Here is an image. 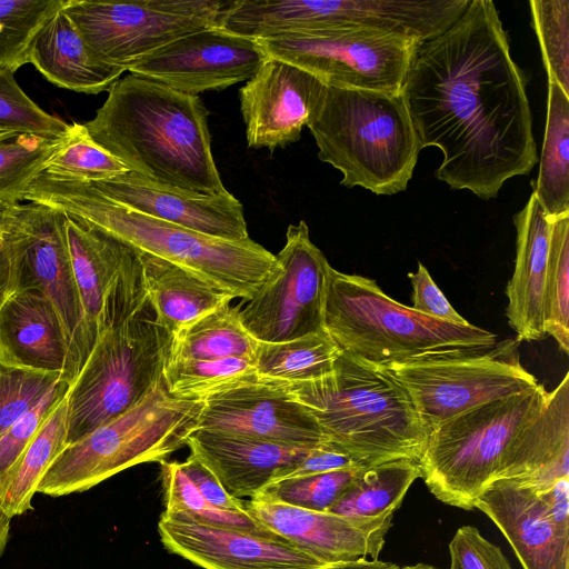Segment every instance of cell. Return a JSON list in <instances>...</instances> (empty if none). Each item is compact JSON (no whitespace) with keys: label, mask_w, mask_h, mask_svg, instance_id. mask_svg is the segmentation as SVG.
<instances>
[{"label":"cell","mask_w":569,"mask_h":569,"mask_svg":"<svg viewBox=\"0 0 569 569\" xmlns=\"http://www.w3.org/2000/svg\"><path fill=\"white\" fill-rule=\"evenodd\" d=\"M401 93L421 148L442 152L436 178L451 189L489 200L537 163L526 78L491 0H470L417 48Z\"/></svg>","instance_id":"cell-1"},{"label":"cell","mask_w":569,"mask_h":569,"mask_svg":"<svg viewBox=\"0 0 569 569\" xmlns=\"http://www.w3.org/2000/svg\"><path fill=\"white\" fill-rule=\"evenodd\" d=\"M208 109L198 96L129 73L83 123L92 140L151 181L201 194L226 191L211 152Z\"/></svg>","instance_id":"cell-2"},{"label":"cell","mask_w":569,"mask_h":569,"mask_svg":"<svg viewBox=\"0 0 569 569\" xmlns=\"http://www.w3.org/2000/svg\"><path fill=\"white\" fill-rule=\"evenodd\" d=\"M172 335L156 321L137 250L109 287L94 347L67 393V446L138 405L163 378Z\"/></svg>","instance_id":"cell-3"},{"label":"cell","mask_w":569,"mask_h":569,"mask_svg":"<svg viewBox=\"0 0 569 569\" xmlns=\"http://www.w3.org/2000/svg\"><path fill=\"white\" fill-rule=\"evenodd\" d=\"M21 201L83 219L137 251L181 266L243 301L279 269L276 256L250 238L231 241L198 233L118 203L89 182L41 172L21 192Z\"/></svg>","instance_id":"cell-4"},{"label":"cell","mask_w":569,"mask_h":569,"mask_svg":"<svg viewBox=\"0 0 569 569\" xmlns=\"http://www.w3.org/2000/svg\"><path fill=\"white\" fill-rule=\"evenodd\" d=\"M283 385L313 416L326 441L362 465L420 459L428 432L386 368L341 352L330 373Z\"/></svg>","instance_id":"cell-5"},{"label":"cell","mask_w":569,"mask_h":569,"mask_svg":"<svg viewBox=\"0 0 569 569\" xmlns=\"http://www.w3.org/2000/svg\"><path fill=\"white\" fill-rule=\"evenodd\" d=\"M307 127L341 186L379 196L407 189L422 150L401 91L326 86Z\"/></svg>","instance_id":"cell-6"},{"label":"cell","mask_w":569,"mask_h":569,"mask_svg":"<svg viewBox=\"0 0 569 569\" xmlns=\"http://www.w3.org/2000/svg\"><path fill=\"white\" fill-rule=\"evenodd\" d=\"M323 330L342 353L379 367L497 342L486 329L428 317L387 296L375 280L332 267Z\"/></svg>","instance_id":"cell-7"},{"label":"cell","mask_w":569,"mask_h":569,"mask_svg":"<svg viewBox=\"0 0 569 569\" xmlns=\"http://www.w3.org/2000/svg\"><path fill=\"white\" fill-rule=\"evenodd\" d=\"M542 385L471 408L433 429L418 460L429 491L441 502L473 510L492 483L511 479L516 442L542 411Z\"/></svg>","instance_id":"cell-8"},{"label":"cell","mask_w":569,"mask_h":569,"mask_svg":"<svg viewBox=\"0 0 569 569\" xmlns=\"http://www.w3.org/2000/svg\"><path fill=\"white\" fill-rule=\"evenodd\" d=\"M202 407L203 400L169 393L162 378L133 408L67 446L37 492L54 498L82 492L136 465L164 461L187 443Z\"/></svg>","instance_id":"cell-9"},{"label":"cell","mask_w":569,"mask_h":569,"mask_svg":"<svg viewBox=\"0 0 569 569\" xmlns=\"http://www.w3.org/2000/svg\"><path fill=\"white\" fill-rule=\"evenodd\" d=\"M519 342L433 353L386 368L406 389L428 435L447 420L485 402L537 387L520 362Z\"/></svg>","instance_id":"cell-10"},{"label":"cell","mask_w":569,"mask_h":569,"mask_svg":"<svg viewBox=\"0 0 569 569\" xmlns=\"http://www.w3.org/2000/svg\"><path fill=\"white\" fill-rule=\"evenodd\" d=\"M66 213L40 203H0L1 240L11 262L12 291L39 290L54 305L69 346L71 386L90 350L69 254Z\"/></svg>","instance_id":"cell-11"},{"label":"cell","mask_w":569,"mask_h":569,"mask_svg":"<svg viewBox=\"0 0 569 569\" xmlns=\"http://www.w3.org/2000/svg\"><path fill=\"white\" fill-rule=\"evenodd\" d=\"M224 2L64 0L70 18L96 60L128 69L172 41L217 26Z\"/></svg>","instance_id":"cell-12"},{"label":"cell","mask_w":569,"mask_h":569,"mask_svg":"<svg viewBox=\"0 0 569 569\" xmlns=\"http://www.w3.org/2000/svg\"><path fill=\"white\" fill-rule=\"evenodd\" d=\"M269 57L312 73L328 87L401 91L420 41L369 29L257 39Z\"/></svg>","instance_id":"cell-13"},{"label":"cell","mask_w":569,"mask_h":569,"mask_svg":"<svg viewBox=\"0 0 569 569\" xmlns=\"http://www.w3.org/2000/svg\"><path fill=\"white\" fill-rule=\"evenodd\" d=\"M279 269L239 308V319L258 342H282L323 330L331 266L301 220L289 224L276 254Z\"/></svg>","instance_id":"cell-14"},{"label":"cell","mask_w":569,"mask_h":569,"mask_svg":"<svg viewBox=\"0 0 569 569\" xmlns=\"http://www.w3.org/2000/svg\"><path fill=\"white\" fill-rule=\"evenodd\" d=\"M501 531L522 569H569V477L497 481L473 502Z\"/></svg>","instance_id":"cell-15"},{"label":"cell","mask_w":569,"mask_h":569,"mask_svg":"<svg viewBox=\"0 0 569 569\" xmlns=\"http://www.w3.org/2000/svg\"><path fill=\"white\" fill-rule=\"evenodd\" d=\"M268 59L257 39L213 26L172 41L128 71L198 96L249 81Z\"/></svg>","instance_id":"cell-16"},{"label":"cell","mask_w":569,"mask_h":569,"mask_svg":"<svg viewBox=\"0 0 569 569\" xmlns=\"http://www.w3.org/2000/svg\"><path fill=\"white\" fill-rule=\"evenodd\" d=\"M261 526L325 563L378 560L395 511L355 518L313 511L259 497L244 500Z\"/></svg>","instance_id":"cell-17"},{"label":"cell","mask_w":569,"mask_h":569,"mask_svg":"<svg viewBox=\"0 0 569 569\" xmlns=\"http://www.w3.org/2000/svg\"><path fill=\"white\" fill-rule=\"evenodd\" d=\"M326 84L290 62L269 57L239 90L249 148H276L296 142L318 110Z\"/></svg>","instance_id":"cell-18"},{"label":"cell","mask_w":569,"mask_h":569,"mask_svg":"<svg viewBox=\"0 0 569 569\" xmlns=\"http://www.w3.org/2000/svg\"><path fill=\"white\" fill-rule=\"evenodd\" d=\"M163 547L203 569H325V563L281 537L206 525L162 512Z\"/></svg>","instance_id":"cell-19"},{"label":"cell","mask_w":569,"mask_h":569,"mask_svg":"<svg viewBox=\"0 0 569 569\" xmlns=\"http://www.w3.org/2000/svg\"><path fill=\"white\" fill-rule=\"evenodd\" d=\"M197 429L301 447H313L326 440L313 416L287 387L267 381L206 398Z\"/></svg>","instance_id":"cell-20"},{"label":"cell","mask_w":569,"mask_h":569,"mask_svg":"<svg viewBox=\"0 0 569 569\" xmlns=\"http://www.w3.org/2000/svg\"><path fill=\"white\" fill-rule=\"evenodd\" d=\"M89 183L134 211L198 233L231 241L250 238L243 206L229 191L201 194L151 181L132 171Z\"/></svg>","instance_id":"cell-21"},{"label":"cell","mask_w":569,"mask_h":569,"mask_svg":"<svg viewBox=\"0 0 569 569\" xmlns=\"http://www.w3.org/2000/svg\"><path fill=\"white\" fill-rule=\"evenodd\" d=\"M186 445L237 499H250L270 482L282 479L315 447L203 429H196Z\"/></svg>","instance_id":"cell-22"},{"label":"cell","mask_w":569,"mask_h":569,"mask_svg":"<svg viewBox=\"0 0 569 569\" xmlns=\"http://www.w3.org/2000/svg\"><path fill=\"white\" fill-rule=\"evenodd\" d=\"M0 359L58 372L67 381L69 346L53 302L41 291L13 290L0 307Z\"/></svg>","instance_id":"cell-23"},{"label":"cell","mask_w":569,"mask_h":569,"mask_svg":"<svg viewBox=\"0 0 569 569\" xmlns=\"http://www.w3.org/2000/svg\"><path fill=\"white\" fill-rule=\"evenodd\" d=\"M517 230L515 269L506 289V316L517 341L545 338L543 293L550 240V220L532 191L513 217Z\"/></svg>","instance_id":"cell-24"},{"label":"cell","mask_w":569,"mask_h":569,"mask_svg":"<svg viewBox=\"0 0 569 569\" xmlns=\"http://www.w3.org/2000/svg\"><path fill=\"white\" fill-rule=\"evenodd\" d=\"M62 8L36 33L29 63L60 88L87 94L108 91L126 70L96 60Z\"/></svg>","instance_id":"cell-25"},{"label":"cell","mask_w":569,"mask_h":569,"mask_svg":"<svg viewBox=\"0 0 569 569\" xmlns=\"http://www.w3.org/2000/svg\"><path fill=\"white\" fill-rule=\"evenodd\" d=\"M64 230L91 353L104 296L131 247L97 226L67 213Z\"/></svg>","instance_id":"cell-26"},{"label":"cell","mask_w":569,"mask_h":569,"mask_svg":"<svg viewBox=\"0 0 569 569\" xmlns=\"http://www.w3.org/2000/svg\"><path fill=\"white\" fill-rule=\"evenodd\" d=\"M137 252L156 321L172 336L234 299L224 289L181 266Z\"/></svg>","instance_id":"cell-27"},{"label":"cell","mask_w":569,"mask_h":569,"mask_svg":"<svg viewBox=\"0 0 569 569\" xmlns=\"http://www.w3.org/2000/svg\"><path fill=\"white\" fill-rule=\"evenodd\" d=\"M532 191L548 219L569 213V96L551 81L539 173Z\"/></svg>","instance_id":"cell-28"},{"label":"cell","mask_w":569,"mask_h":569,"mask_svg":"<svg viewBox=\"0 0 569 569\" xmlns=\"http://www.w3.org/2000/svg\"><path fill=\"white\" fill-rule=\"evenodd\" d=\"M67 396L34 435L0 487V509L10 518L32 510L38 485L67 447Z\"/></svg>","instance_id":"cell-29"},{"label":"cell","mask_w":569,"mask_h":569,"mask_svg":"<svg viewBox=\"0 0 569 569\" xmlns=\"http://www.w3.org/2000/svg\"><path fill=\"white\" fill-rule=\"evenodd\" d=\"M258 343L242 326L239 307L229 302L173 335L167 360H254Z\"/></svg>","instance_id":"cell-30"},{"label":"cell","mask_w":569,"mask_h":569,"mask_svg":"<svg viewBox=\"0 0 569 569\" xmlns=\"http://www.w3.org/2000/svg\"><path fill=\"white\" fill-rule=\"evenodd\" d=\"M420 477L419 462L413 459L362 467L329 512L355 518L396 512L413 481Z\"/></svg>","instance_id":"cell-31"},{"label":"cell","mask_w":569,"mask_h":569,"mask_svg":"<svg viewBox=\"0 0 569 569\" xmlns=\"http://www.w3.org/2000/svg\"><path fill=\"white\" fill-rule=\"evenodd\" d=\"M340 349L325 332L282 342H259L254 363L260 381L295 383L321 378L333 370Z\"/></svg>","instance_id":"cell-32"},{"label":"cell","mask_w":569,"mask_h":569,"mask_svg":"<svg viewBox=\"0 0 569 569\" xmlns=\"http://www.w3.org/2000/svg\"><path fill=\"white\" fill-rule=\"evenodd\" d=\"M163 381L169 393L182 399L208 397L259 382L254 360L221 358L210 360H167Z\"/></svg>","instance_id":"cell-33"},{"label":"cell","mask_w":569,"mask_h":569,"mask_svg":"<svg viewBox=\"0 0 569 569\" xmlns=\"http://www.w3.org/2000/svg\"><path fill=\"white\" fill-rule=\"evenodd\" d=\"M128 171L124 163L92 140L83 123L73 122L42 172L58 179L98 182Z\"/></svg>","instance_id":"cell-34"},{"label":"cell","mask_w":569,"mask_h":569,"mask_svg":"<svg viewBox=\"0 0 569 569\" xmlns=\"http://www.w3.org/2000/svg\"><path fill=\"white\" fill-rule=\"evenodd\" d=\"M550 220L543 293V326L560 349L569 352V213Z\"/></svg>","instance_id":"cell-35"},{"label":"cell","mask_w":569,"mask_h":569,"mask_svg":"<svg viewBox=\"0 0 569 569\" xmlns=\"http://www.w3.org/2000/svg\"><path fill=\"white\" fill-rule=\"evenodd\" d=\"M161 482L166 501L163 512L183 515L206 525L279 537L261 526L248 512H233L210 505L182 471L178 461H161Z\"/></svg>","instance_id":"cell-36"},{"label":"cell","mask_w":569,"mask_h":569,"mask_svg":"<svg viewBox=\"0 0 569 569\" xmlns=\"http://www.w3.org/2000/svg\"><path fill=\"white\" fill-rule=\"evenodd\" d=\"M64 0H0V72L14 73L29 63L31 42Z\"/></svg>","instance_id":"cell-37"},{"label":"cell","mask_w":569,"mask_h":569,"mask_svg":"<svg viewBox=\"0 0 569 569\" xmlns=\"http://www.w3.org/2000/svg\"><path fill=\"white\" fill-rule=\"evenodd\" d=\"M62 138L22 132L0 137V203L20 202L21 192L43 171Z\"/></svg>","instance_id":"cell-38"},{"label":"cell","mask_w":569,"mask_h":569,"mask_svg":"<svg viewBox=\"0 0 569 569\" xmlns=\"http://www.w3.org/2000/svg\"><path fill=\"white\" fill-rule=\"evenodd\" d=\"M529 4L548 81L569 96V0H531Z\"/></svg>","instance_id":"cell-39"},{"label":"cell","mask_w":569,"mask_h":569,"mask_svg":"<svg viewBox=\"0 0 569 569\" xmlns=\"http://www.w3.org/2000/svg\"><path fill=\"white\" fill-rule=\"evenodd\" d=\"M361 468L276 480L262 488L254 497L307 510L329 511Z\"/></svg>","instance_id":"cell-40"},{"label":"cell","mask_w":569,"mask_h":569,"mask_svg":"<svg viewBox=\"0 0 569 569\" xmlns=\"http://www.w3.org/2000/svg\"><path fill=\"white\" fill-rule=\"evenodd\" d=\"M61 380V373L26 369L0 359V437Z\"/></svg>","instance_id":"cell-41"},{"label":"cell","mask_w":569,"mask_h":569,"mask_svg":"<svg viewBox=\"0 0 569 569\" xmlns=\"http://www.w3.org/2000/svg\"><path fill=\"white\" fill-rule=\"evenodd\" d=\"M0 127L56 139L63 137L70 124L33 102L12 73L0 72Z\"/></svg>","instance_id":"cell-42"},{"label":"cell","mask_w":569,"mask_h":569,"mask_svg":"<svg viewBox=\"0 0 569 569\" xmlns=\"http://www.w3.org/2000/svg\"><path fill=\"white\" fill-rule=\"evenodd\" d=\"M70 389L61 380L31 410L24 413L0 437V487L12 470L23 451Z\"/></svg>","instance_id":"cell-43"},{"label":"cell","mask_w":569,"mask_h":569,"mask_svg":"<svg viewBox=\"0 0 569 569\" xmlns=\"http://www.w3.org/2000/svg\"><path fill=\"white\" fill-rule=\"evenodd\" d=\"M450 569H512L500 547L475 526L460 527L449 543Z\"/></svg>","instance_id":"cell-44"},{"label":"cell","mask_w":569,"mask_h":569,"mask_svg":"<svg viewBox=\"0 0 569 569\" xmlns=\"http://www.w3.org/2000/svg\"><path fill=\"white\" fill-rule=\"evenodd\" d=\"M412 284V309L433 319L456 325L469 323L447 300L428 269L418 262L416 272L408 273Z\"/></svg>","instance_id":"cell-45"},{"label":"cell","mask_w":569,"mask_h":569,"mask_svg":"<svg viewBox=\"0 0 569 569\" xmlns=\"http://www.w3.org/2000/svg\"><path fill=\"white\" fill-rule=\"evenodd\" d=\"M182 471L199 493L213 507L233 512H247L244 500L229 495L217 477L192 453L179 462Z\"/></svg>","instance_id":"cell-46"},{"label":"cell","mask_w":569,"mask_h":569,"mask_svg":"<svg viewBox=\"0 0 569 569\" xmlns=\"http://www.w3.org/2000/svg\"><path fill=\"white\" fill-rule=\"evenodd\" d=\"M359 467L367 466L355 459L339 446L325 440L311 448L307 456L282 479Z\"/></svg>","instance_id":"cell-47"},{"label":"cell","mask_w":569,"mask_h":569,"mask_svg":"<svg viewBox=\"0 0 569 569\" xmlns=\"http://www.w3.org/2000/svg\"><path fill=\"white\" fill-rule=\"evenodd\" d=\"M12 291L11 262L0 238V307Z\"/></svg>","instance_id":"cell-48"},{"label":"cell","mask_w":569,"mask_h":569,"mask_svg":"<svg viewBox=\"0 0 569 569\" xmlns=\"http://www.w3.org/2000/svg\"><path fill=\"white\" fill-rule=\"evenodd\" d=\"M325 569H396L393 563L382 560L359 559L356 561L330 563Z\"/></svg>","instance_id":"cell-49"},{"label":"cell","mask_w":569,"mask_h":569,"mask_svg":"<svg viewBox=\"0 0 569 569\" xmlns=\"http://www.w3.org/2000/svg\"><path fill=\"white\" fill-rule=\"evenodd\" d=\"M11 519L0 509V558L2 557L10 536Z\"/></svg>","instance_id":"cell-50"},{"label":"cell","mask_w":569,"mask_h":569,"mask_svg":"<svg viewBox=\"0 0 569 569\" xmlns=\"http://www.w3.org/2000/svg\"><path fill=\"white\" fill-rule=\"evenodd\" d=\"M401 569H438V568H436L431 565H428V563L419 562V563L411 565V566H405Z\"/></svg>","instance_id":"cell-51"},{"label":"cell","mask_w":569,"mask_h":569,"mask_svg":"<svg viewBox=\"0 0 569 569\" xmlns=\"http://www.w3.org/2000/svg\"><path fill=\"white\" fill-rule=\"evenodd\" d=\"M14 132H17V131L8 129V128H4V127H0V137L9 134V133H14Z\"/></svg>","instance_id":"cell-52"},{"label":"cell","mask_w":569,"mask_h":569,"mask_svg":"<svg viewBox=\"0 0 569 569\" xmlns=\"http://www.w3.org/2000/svg\"><path fill=\"white\" fill-rule=\"evenodd\" d=\"M0 238H1V231H0Z\"/></svg>","instance_id":"cell-53"}]
</instances>
